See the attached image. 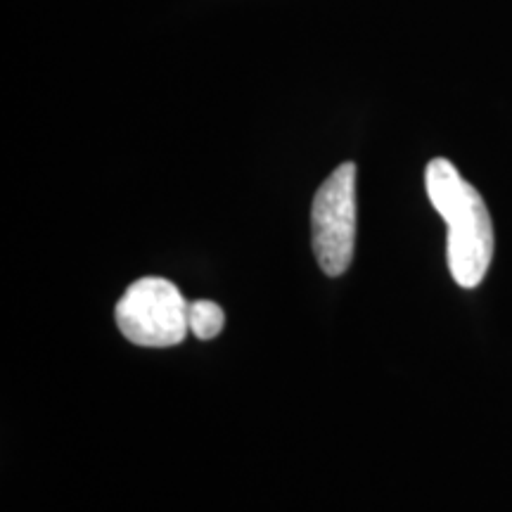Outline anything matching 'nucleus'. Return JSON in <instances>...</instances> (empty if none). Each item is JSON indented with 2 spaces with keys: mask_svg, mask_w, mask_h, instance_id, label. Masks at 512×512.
Masks as SVG:
<instances>
[{
  "mask_svg": "<svg viewBox=\"0 0 512 512\" xmlns=\"http://www.w3.org/2000/svg\"><path fill=\"white\" fill-rule=\"evenodd\" d=\"M188 309L181 290L166 278H140L117 302V325L138 347H176L190 332Z\"/></svg>",
  "mask_w": 512,
  "mask_h": 512,
  "instance_id": "f03ea898",
  "label": "nucleus"
},
{
  "mask_svg": "<svg viewBox=\"0 0 512 512\" xmlns=\"http://www.w3.org/2000/svg\"><path fill=\"white\" fill-rule=\"evenodd\" d=\"M425 188L432 207L448 226L446 259L453 280L465 290H475L489 273L494 259V223L472 183L448 159L437 157L425 169Z\"/></svg>",
  "mask_w": 512,
  "mask_h": 512,
  "instance_id": "f257e3e1",
  "label": "nucleus"
},
{
  "mask_svg": "<svg viewBox=\"0 0 512 512\" xmlns=\"http://www.w3.org/2000/svg\"><path fill=\"white\" fill-rule=\"evenodd\" d=\"M223 323H226V316H223L219 304L209 302V299H200V302L190 304L188 325L197 339H214L216 335H221Z\"/></svg>",
  "mask_w": 512,
  "mask_h": 512,
  "instance_id": "20e7f679",
  "label": "nucleus"
},
{
  "mask_svg": "<svg viewBox=\"0 0 512 512\" xmlns=\"http://www.w3.org/2000/svg\"><path fill=\"white\" fill-rule=\"evenodd\" d=\"M356 164H339L311 204V247L325 275L337 278L354 259Z\"/></svg>",
  "mask_w": 512,
  "mask_h": 512,
  "instance_id": "7ed1b4c3",
  "label": "nucleus"
}]
</instances>
